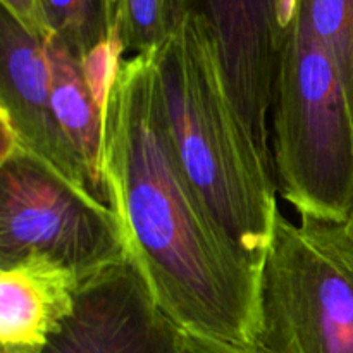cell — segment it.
Wrapping results in <instances>:
<instances>
[{
    "instance_id": "18",
    "label": "cell",
    "mask_w": 353,
    "mask_h": 353,
    "mask_svg": "<svg viewBox=\"0 0 353 353\" xmlns=\"http://www.w3.org/2000/svg\"><path fill=\"white\" fill-rule=\"evenodd\" d=\"M348 226L352 228V231H353V205H352V212H350V217H348Z\"/></svg>"
},
{
    "instance_id": "7",
    "label": "cell",
    "mask_w": 353,
    "mask_h": 353,
    "mask_svg": "<svg viewBox=\"0 0 353 353\" xmlns=\"http://www.w3.org/2000/svg\"><path fill=\"white\" fill-rule=\"evenodd\" d=\"M183 336L128 255L79 283L74 310L41 353H179Z\"/></svg>"
},
{
    "instance_id": "4",
    "label": "cell",
    "mask_w": 353,
    "mask_h": 353,
    "mask_svg": "<svg viewBox=\"0 0 353 353\" xmlns=\"http://www.w3.org/2000/svg\"><path fill=\"white\" fill-rule=\"evenodd\" d=\"M254 353H353L348 221L279 214L259 276Z\"/></svg>"
},
{
    "instance_id": "9",
    "label": "cell",
    "mask_w": 353,
    "mask_h": 353,
    "mask_svg": "<svg viewBox=\"0 0 353 353\" xmlns=\"http://www.w3.org/2000/svg\"><path fill=\"white\" fill-rule=\"evenodd\" d=\"M79 283L71 269L43 255L0 264L2 347L43 348L74 310Z\"/></svg>"
},
{
    "instance_id": "14",
    "label": "cell",
    "mask_w": 353,
    "mask_h": 353,
    "mask_svg": "<svg viewBox=\"0 0 353 353\" xmlns=\"http://www.w3.org/2000/svg\"><path fill=\"white\" fill-rule=\"evenodd\" d=\"M0 2H2L3 12L9 14L31 37L41 41L54 37V31L50 30L40 0H0Z\"/></svg>"
},
{
    "instance_id": "5",
    "label": "cell",
    "mask_w": 353,
    "mask_h": 353,
    "mask_svg": "<svg viewBox=\"0 0 353 353\" xmlns=\"http://www.w3.org/2000/svg\"><path fill=\"white\" fill-rule=\"evenodd\" d=\"M0 264L43 255L79 281L130 255L112 207L79 192L0 121Z\"/></svg>"
},
{
    "instance_id": "6",
    "label": "cell",
    "mask_w": 353,
    "mask_h": 353,
    "mask_svg": "<svg viewBox=\"0 0 353 353\" xmlns=\"http://www.w3.org/2000/svg\"><path fill=\"white\" fill-rule=\"evenodd\" d=\"M299 3L300 0H190V14L199 16L212 34L228 86L247 128L271 161L276 74Z\"/></svg>"
},
{
    "instance_id": "12",
    "label": "cell",
    "mask_w": 353,
    "mask_h": 353,
    "mask_svg": "<svg viewBox=\"0 0 353 353\" xmlns=\"http://www.w3.org/2000/svg\"><path fill=\"white\" fill-rule=\"evenodd\" d=\"M299 14L336 64L353 110V0H300Z\"/></svg>"
},
{
    "instance_id": "17",
    "label": "cell",
    "mask_w": 353,
    "mask_h": 353,
    "mask_svg": "<svg viewBox=\"0 0 353 353\" xmlns=\"http://www.w3.org/2000/svg\"><path fill=\"white\" fill-rule=\"evenodd\" d=\"M2 353H41V348H34V347H2Z\"/></svg>"
},
{
    "instance_id": "15",
    "label": "cell",
    "mask_w": 353,
    "mask_h": 353,
    "mask_svg": "<svg viewBox=\"0 0 353 353\" xmlns=\"http://www.w3.org/2000/svg\"><path fill=\"white\" fill-rule=\"evenodd\" d=\"M179 353H254L247 348L226 343V341L212 340V338L196 336V334L185 333L183 345Z\"/></svg>"
},
{
    "instance_id": "8",
    "label": "cell",
    "mask_w": 353,
    "mask_h": 353,
    "mask_svg": "<svg viewBox=\"0 0 353 353\" xmlns=\"http://www.w3.org/2000/svg\"><path fill=\"white\" fill-rule=\"evenodd\" d=\"M0 72V121H6L24 147L69 185L99 199L81 159L55 116L43 41L26 33L3 10Z\"/></svg>"
},
{
    "instance_id": "1",
    "label": "cell",
    "mask_w": 353,
    "mask_h": 353,
    "mask_svg": "<svg viewBox=\"0 0 353 353\" xmlns=\"http://www.w3.org/2000/svg\"><path fill=\"white\" fill-rule=\"evenodd\" d=\"M103 174L128 252L161 309L185 333L252 350L261 272L217 226L176 155L154 50L121 62Z\"/></svg>"
},
{
    "instance_id": "13",
    "label": "cell",
    "mask_w": 353,
    "mask_h": 353,
    "mask_svg": "<svg viewBox=\"0 0 353 353\" xmlns=\"http://www.w3.org/2000/svg\"><path fill=\"white\" fill-rule=\"evenodd\" d=\"M40 6L55 37L81 62L110 37L100 0H40Z\"/></svg>"
},
{
    "instance_id": "10",
    "label": "cell",
    "mask_w": 353,
    "mask_h": 353,
    "mask_svg": "<svg viewBox=\"0 0 353 353\" xmlns=\"http://www.w3.org/2000/svg\"><path fill=\"white\" fill-rule=\"evenodd\" d=\"M43 48L50 78L52 103L59 124L81 159L99 199L110 207L103 174L105 121L90 92L81 61L55 34L43 41Z\"/></svg>"
},
{
    "instance_id": "11",
    "label": "cell",
    "mask_w": 353,
    "mask_h": 353,
    "mask_svg": "<svg viewBox=\"0 0 353 353\" xmlns=\"http://www.w3.org/2000/svg\"><path fill=\"white\" fill-rule=\"evenodd\" d=\"M190 14V0H119L116 28L124 54L157 50Z\"/></svg>"
},
{
    "instance_id": "3",
    "label": "cell",
    "mask_w": 353,
    "mask_h": 353,
    "mask_svg": "<svg viewBox=\"0 0 353 353\" xmlns=\"http://www.w3.org/2000/svg\"><path fill=\"white\" fill-rule=\"evenodd\" d=\"M271 150L279 195L299 216L348 221L353 110L336 64L299 10L276 74Z\"/></svg>"
},
{
    "instance_id": "2",
    "label": "cell",
    "mask_w": 353,
    "mask_h": 353,
    "mask_svg": "<svg viewBox=\"0 0 353 353\" xmlns=\"http://www.w3.org/2000/svg\"><path fill=\"white\" fill-rule=\"evenodd\" d=\"M154 55L176 155L217 226L261 272L281 214L274 164L233 100L212 34L188 14Z\"/></svg>"
},
{
    "instance_id": "16",
    "label": "cell",
    "mask_w": 353,
    "mask_h": 353,
    "mask_svg": "<svg viewBox=\"0 0 353 353\" xmlns=\"http://www.w3.org/2000/svg\"><path fill=\"white\" fill-rule=\"evenodd\" d=\"M117 2L119 0H100L103 7V14H105L107 26H109V33H112L116 28V12H117Z\"/></svg>"
}]
</instances>
